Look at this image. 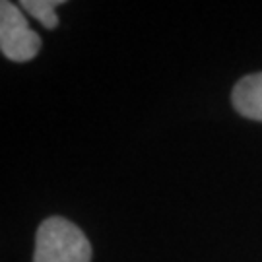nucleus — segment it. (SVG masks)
Wrapping results in <instances>:
<instances>
[{
    "mask_svg": "<svg viewBox=\"0 0 262 262\" xmlns=\"http://www.w3.org/2000/svg\"><path fill=\"white\" fill-rule=\"evenodd\" d=\"M33 262H92V245L78 225L53 215L39 225Z\"/></svg>",
    "mask_w": 262,
    "mask_h": 262,
    "instance_id": "obj_1",
    "label": "nucleus"
},
{
    "mask_svg": "<svg viewBox=\"0 0 262 262\" xmlns=\"http://www.w3.org/2000/svg\"><path fill=\"white\" fill-rule=\"evenodd\" d=\"M0 49L14 62H28L41 49L39 35L29 28L18 6L8 0L0 2Z\"/></svg>",
    "mask_w": 262,
    "mask_h": 262,
    "instance_id": "obj_2",
    "label": "nucleus"
},
{
    "mask_svg": "<svg viewBox=\"0 0 262 262\" xmlns=\"http://www.w3.org/2000/svg\"><path fill=\"white\" fill-rule=\"evenodd\" d=\"M231 103L241 117L262 122V72L245 76L235 84Z\"/></svg>",
    "mask_w": 262,
    "mask_h": 262,
    "instance_id": "obj_3",
    "label": "nucleus"
},
{
    "mask_svg": "<svg viewBox=\"0 0 262 262\" xmlns=\"http://www.w3.org/2000/svg\"><path fill=\"white\" fill-rule=\"evenodd\" d=\"M62 4V0H24L21 8L31 14L43 24L45 29H55L58 26V18L55 14V6Z\"/></svg>",
    "mask_w": 262,
    "mask_h": 262,
    "instance_id": "obj_4",
    "label": "nucleus"
}]
</instances>
